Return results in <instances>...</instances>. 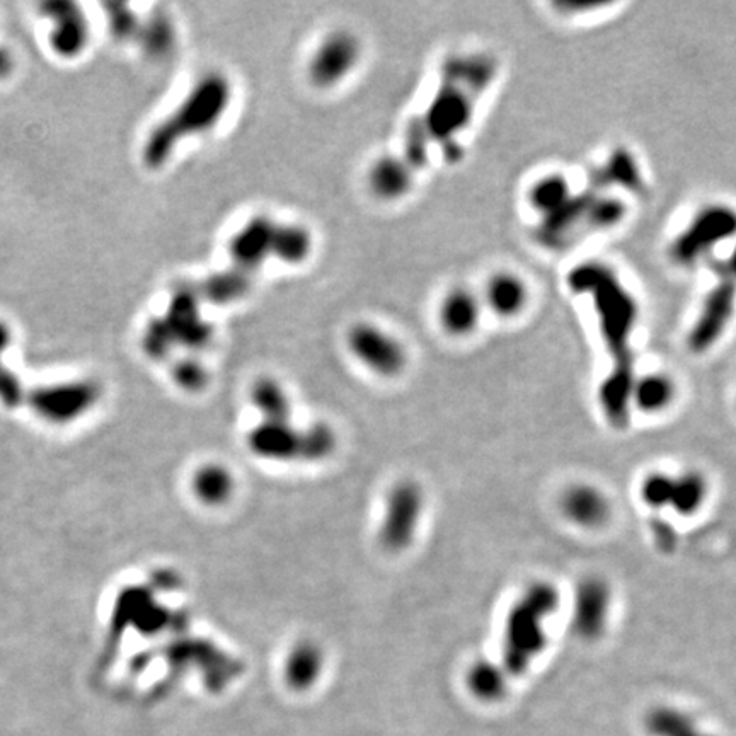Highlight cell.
<instances>
[{"label":"cell","mask_w":736,"mask_h":736,"mask_svg":"<svg viewBox=\"0 0 736 736\" xmlns=\"http://www.w3.org/2000/svg\"><path fill=\"white\" fill-rule=\"evenodd\" d=\"M276 222L278 220L268 213H256L232 232L227 253L234 268L254 275L270 261Z\"/></svg>","instance_id":"11"},{"label":"cell","mask_w":736,"mask_h":736,"mask_svg":"<svg viewBox=\"0 0 736 736\" xmlns=\"http://www.w3.org/2000/svg\"><path fill=\"white\" fill-rule=\"evenodd\" d=\"M336 447V435L331 426L316 423L302 430V455L300 460L319 462L328 459Z\"/></svg>","instance_id":"31"},{"label":"cell","mask_w":736,"mask_h":736,"mask_svg":"<svg viewBox=\"0 0 736 736\" xmlns=\"http://www.w3.org/2000/svg\"><path fill=\"white\" fill-rule=\"evenodd\" d=\"M137 40L149 57L162 58L176 45V29L166 14H154L147 23L140 24Z\"/></svg>","instance_id":"28"},{"label":"cell","mask_w":736,"mask_h":736,"mask_svg":"<svg viewBox=\"0 0 736 736\" xmlns=\"http://www.w3.org/2000/svg\"><path fill=\"white\" fill-rule=\"evenodd\" d=\"M253 288V275L230 266L229 270L205 276L196 285L195 290L203 304L224 305L236 304L248 297Z\"/></svg>","instance_id":"18"},{"label":"cell","mask_w":736,"mask_h":736,"mask_svg":"<svg viewBox=\"0 0 736 736\" xmlns=\"http://www.w3.org/2000/svg\"><path fill=\"white\" fill-rule=\"evenodd\" d=\"M561 512L581 529H598L609 522L612 506L602 489L593 484H573L561 496Z\"/></svg>","instance_id":"14"},{"label":"cell","mask_w":736,"mask_h":736,"mask_svg":"<svg viewBox=\"0 0 736 736\" xmlns=\"http://www.w3.org/2000/svg\"><path fill=\"white\" fill-rule=\"evenodd\" d=\"M728 271H730L731 275L735 276L736 278V249L733 251V254H731L730 263H728Z\"/></svg>","instance_id":"38"},{"label":"cell","mask_w":736,"mask_h":736,"mask_svg":"<svg viewBox=\"0 0 736 736\" xmlns=\"http://www.w3.org/2000/svg\"><path fill=\"white\" fill-rule=\"evenodd\" d=\"M362 58V40L351 29H333L322 36L307 58V81L317 91H333L355 74Z\"/></svg>","instance_id":"5"},{"label":"cell","mask_w":736,"mask_h":736,"mask_svg":"<svg viewBox=\"0 0 736 736\" xmlns=\"http://www.w3.org/2000/svg\"><path fill=\"white\" fill-rule=\"evenodd\" d=\"M423 506V491L414 481H401L391 489L380 527V542L387 551L401 552L413 544Z\"/></svg>","instance_id":"9"},{"label":"cell","mask_w":736,"mask_h":736,"mask_svg":"<svg viewBox=\"0 0 736 736\" xmlns=\"http://www.w3.org/2000/svg\"><path fill=\"white\" fill-rule=\"evenodd\" d=\"M202 304L195 287L176 290V294L167 305L166 314L162 316V321L173 336L174 345L200 350L210 343L213 329L203 319L200 312Z\"/></svg>","instance_id":"12"},{"label":"cell","mask_w":736,"mask_h":736,"mask_svg":"<svg viewBox=\"0 0 736 736\" xmlns=\"http://www.w3.org/2000/svg\"><path fill=\"white\" fill-rule=\"evenodd\" d=\"M498 64L488 53L452 55L443 62L440 84L420 116L432 144H459L478 108L479 99L495 81Z\"/></svg>","instance_id":"3"},{"label":"cell","mask_w":736,"mask_h":736,"mask_svg":"<svg viewBox=\"0 0 736 736\" xmlns=\"http://www.w3.org/2000/svg\"><path fill=\"white\" fill-rule=\"evenodd\" d=\"M432 145V140L428 137L420 118H413L409 121L406 130H404L401 156L406 159V162L413 167L416 173H420L428 166L430 156H432Z\"/></svg>","instance_id":"30"},{"label":"cell","mask_w":736,"mask_h":736,"mask_svg":"<svg viewBox=\"0 0 736 736\" xmlns=\"http://www.w3.org/2000/svg\"><path fill=\"white\" fill-rule=\"evenodd\" d=\"M673 491V474L655 471L648 474L641 483V500L651 510L670 508Z\"/></svg>","instance_id":"32"},{"label":"cell","mask_w":736,"mask_h":736,"mask_svg":"<svg viewBox=\"0 0 736 736\" xmlns=\"http://www.w3.org/2000/svg\"><path fill=\"white\" fill-rule=\"evenodd\" d=\"M251 403L261 414V421L290 423L292 404L285 387L273 377H261L251 387Z\"/></svg>","instance_id":"21"},{"label":"cell","mask_w":736,"mask_h":736,"mask_svg":"<svg viewBox=\"0 0 736 736\" xmlns=\"http://www.w3.org/2000/svg\"><path fill=\"white\" fill-rule=\"evenodd\" d=\"M11 67L12 60L11 57H9V53L2 52V50H0V75L9 74Z\"/></svg>","instance_id":"36"},{"label":"cell","mask_w":736,"mask_h":736,"mask_svg":"<svg viewBox=\"0 0 736 736\" xmlns=\"http://www.w3.org/2000/svg\"><path fill=\"white\" fill-rule=\"evenodd\" d=\"M481 300L466 287L450 288L438 305V322L452 338H466L478 329Z\"/></svg>","instance_id":"16"},{"label":"cell","mask_w":736,"mask_h":736,"mask_svg":"<svg viewBox=\"0 0 736 736\" xmlns=\"http://www.w3.org/2000/svg\"><path fill=\"white\" fill-rule=\"evenodd\" d=\"M677 396V389L668 375L648 374L636 377L633 387V406L646 414L667 411Z\"/></svg>","instance_id":"23"},{"label":"cell","mask_w":736,"mask_h":736,"mask_svg":"<svg viewBox=\"0 0 736 736\" xmlns=\"http://www.w3.org/2000/svg\"><path fill=\"white\" fill-rule=\"evenodd\" d=\"M571 188L570 183L564 179V176H558V174H552V176H546L541 181L532 186L530 190V203L535 210L546 217H551L554 213L559 212L566 203L571 200Z\"/></svg>","instance_id":"27"},{"label":"cell","mask_w":736,"mask_h":736,"mask_svg":"<svg viewBox=\"0 0 736 736\" xmlns=\"http://www.w3.org/2000/svg\"><path fill=\"white\" fill-rule=\"evenodd\" d=\"M646 730L653 736H711L689 714L670 706H658L646 716Z\"/></svg>","instance_id":"26"},{"label":"cell","mask_w":736,"mask_h":736,"mask_svg":"<svg viewBox=\"0 0 736 736\" xmlns=\"http://www.w3.org/2000/svg\"><path fill=\"white\" fill-rule=\"evenodd\" d=\"M249 449L266 460H300L302 455V430H295L290 423L261 421L249 432Z\"/></svg>","instance_id":"15"},{"label":"cell","mask_w":736,"mask_h":736,"mask_svg":"<svg viewBox=\"0 0 736 736\" xmlns=\"http://www.w3.org/2000/svg\"><path fill=\"white\" fill-rule=\"evenodd\" d=\"M529 300V290L522 278L513 273H498L489 278L484 292V302L500 317H515L524 311Z\"/></svg>","instance_id":"20"},{"label":"cell","mask_w":736,"mask_h":736,"mask_svg":"<svg viewBox=\"0 0 736 736\" xmlns=\"http://www.w3.org/2000/svg\"><path fill=\"white\" fill-rule=\"evenodd\" d=\"M651 534L655 537L656 546L662 551L672 552L677 546V532L673 529L672 524L668 522H653L651 525Z\"/></svg>","instance_id":"35"},{"label":"cell","mask_w":736,"mask_h":736,"mask_svg":"<svg viewBox=\"0 0 736 736\" xmlns=\"http://www.w3.org/2000/svg\"><path fill=\"white\" fill-rule=\"evenodd\" d=\"M173 379L184 391H202L207 386V368L196 358H183L173 368Z\"/></svg>","instance_id":"33"},{"label":"cell","mask_w":736,"mask_h":736,"mask_svg":"<svg viewBox=\"0 0 736 736\" xmlns=\"http://www.w3.org/2000/svg\"><path fill=\"white\" fill-rule=\"evenodd\" d=\"M108 9V21L113 35L120 40H132L137 38L140 31V21H138L135 12L130 11L125 4H110L106 6Z\"/></svg>","instance_id":"34"},{"label":"cell","mask_w":736,"mask_h":736,"mask_svg":"<svg viewBox=\"0 0 736 736\" xmlns=\"http://www.w3.org/2000/svg\"><path fill=\"white\" fill-rule=\"evenodd\" d=\"M561 604L554 583L535 580L527 585L506 614L503 629V668L524 675L547 646V622Z\"/></svg>","instance_id":"4"},{"label":"cell","mask_w":736,"mask_h":736,"mask_svg":"<svg viewBox=\"0 0 736 736\" xmlns=\"http://www.w3.org/2000/svg\"><path fill=\"white\" fill-rule=\"evenodd\" d=\"M9 345V329L0 322V351Z\"/></svg>","instance_id":"37"},{"label":"cell","mask_w":736,"mask_h":736,"mask_svg":"<svg viewBox=\"0 0 736 736\" xmlns=\"http://www.w3.org/2000/svg\"><path fill=\"white\" fill-rule=\"evenodd\" d=\"M709 496L708 478L696 469L673 474L670 508L677 515L692 517L699 512Z\"/></svg>","instance_id":"22"},{"label":"cell","mask_w":736,"mask_h":736,"mask_svg":"<svg viewBox=\"0 0 736 736\" xmlns=\"http://www.w3.org/2000/svg\"><path fill=\"white\" fill-rule=\"evenodd\" d=\"M321 663V651L316 644L309 641L297 644L288 656V680L299 687L311 684L321 670Z\"/></svg>","instance_id":"29"},{"label":"cell","mask_w":736,"mask_h":736,"mask_svg":"<svg viewBox=\"0 0 736 736\" xmlns=\"http://www.w3.org/2000/svg\"><path fill=\"white\" fill-rule=\"evenodd\" d=\"M568 287L576 295L590 297L598 329L609 353V374L598 389V403L605 420L616 430L629 425L633 408V334L638 322V304L619 276L602 263H583L570 271Z\"/></svg>","instance_id":"1"},{"label":"cell","mask_w":736,"mask_h":736,"mask_svg":"<svg viewBox=\"0 0 736 736\" xmlns=\"http://www.w3.org/2000/svg\"><path fill=\"white\" fill-rule=\"evenodd\" d=\"M46 16L55 24L52 45L62 57H75L86 48L89 41V23L84 12L75 4L55 2L46 4Z\"/></svg>","instance_id":"17"},{"label":"cell","mask_w":736,"mask_h":736,"mask_svg":"<svg viewBox=\"0 0 736 736\" xmlns=\"http://www.w3.org/2000/svg\"><path fill=\"white\" fill-rule=\"evenodd\" d=\"M736 236V210L728 205H711L697 213L684 232L672 242L670 256L680 266L696 265L721 242Z\"/></svg>","instance_id":"7"},{"label":"cell","mask_w":736,"mask_h":736,"mask_svg":"<svg viewBox=\"0 0 736 736\" xmlns=\"http://www.w3.org/2000/svg\"><path fill=\"white\" fill-rule=\"evenodd\" d=\"M195 495L207 505H222L234 491V478L224 466L208 464L196 471L193 478Z\"/></svg>","instance_id":"25"},{"label":"cell","mask_w":736,"mask_h":736,"mask_svg":"<svg viewBox=\"0 0 736 736\" xmlns=\"http://www.w3.org/2000/svg\"><path fill=\"white\" fill-rule=\"evenodd\" d=\"M345 341L351 357L384 379L403 374L408 365V351L403 341L375 322H353L346 331Z\"/></svg>","instance_id":"6"},{"label":"cell","mask_w":736,"mask_h":736,"mask_svg":"<svg viewBox=\"0 0 736 736\" xmlns=\"http://www.w3.org/2000/svg\"><path fill=\"white\" fill-rule=\"evenodd\" d=\"M506 675L508 673L503 665H496L489 660H479L467 673V685L474 697H478L481 701H500L505 697L506 689H508Z\"/></svg>","instance_id":"24"},{"label":"cell","mask_w":736,"mask_h":736,"mask_svg":"<svg viewBox=\"0 0 736 736\" xmlns=\"http://www.w3.org/2000/svg\"><path fill=\"white\" fill-rule=\"evenodd\" d=\"M314 234L299 222H276L271 259L287 266H302L314 253Z\"/></svg>","instance_id":"19"},{"label":"cell","mask_w":736,"mask_h":736,"mask_svg":"<svg viewBox=\"0 0 736 736\" xmlns=\"http://www.w3.org/2000/svg\"><path fill=\"white\" fill-rule=\"evenodd\" d=\"M612 590L604 578L587 576L578 583L571 612V629L581 641H598L607 629Z\"/></svg>","instance_id":"10"},{"label":"cell","mask_w":736,"mask_h":736,"mask_svg":"<svg viewBox=\"0 0 736 736\" xmlns=\"http://www.w3.org/2000/svg\"><path fill=\"white\" fill-rule=\"evenodd\" d=\"M736 312V278L728 268L719 271L716 285L709 290L702 302L701 311L692 324L687 345L694 353L711 350L730 326Z\"/></svg>","instance_id":"8"},{"label":"cell","mask_w":736,"mask_h":736,"mask_svg":"<svg viewBox=\"0 0 736 736\" xmlns=\"http://www.w3.org/2000/svg\"><path fill=\"white\" fill-rule=\"evenodd\" d=\"M416 171L401 154H380L367 169V188L379 202L396 203L411 195Z\"/></svg>","instance_id":"13"},{"label":"cell","mask_w":736,"mask_h":736,"mask_svg":"<svg viewBox=\"0 0 736 736\" xmlns=\"http://www.w3.org/2000/svg\"><path fill=\"white\" fill-rule=\"evenodd\" d=\"M234 103V84L222 70L200 75L178 106L150 130L142 147V161L150 171L166 167L179 147L219 128Z\"/></svg>","instance_id":"2"}]
</instances>
